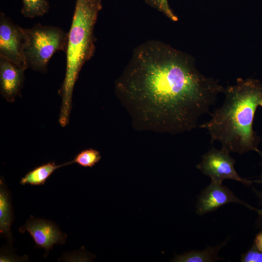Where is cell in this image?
Instances as JSON below:
<instances>
[{
    "instance_id": "cell-1",
    "label": "cell",
    "mask_w": 262,
    "mask_h": 262,
    "mask_svg": "<svg viewBox=\"0 0 262 262\" xmlns=\"http://www.w3.org/2000/svg\"><path fill=\"white\" fill-rule=\"evenodd\" d=\"M115 90L135 129L175 135L197 127L224 88L185 53L149 40L133 50Z\"/></svg>"
},
{
    "instance_id": "cell-2",
    "label": "cell",
    "mask_w": 262,
    "mask_h": 262,
    "mask_svg": "<svg viewBox=\"0 0 262 262\" xmlns=\"http://www.w3.org/2000/svg\"><path fill=\"white\" fill-rule=\"evenodd\" d=\"M224 101L211 113L210 120L199 125L207 130L211 142H220L222 148L242 154L259 153L261 138L253 130L255 115L262 107V83L253 79L238 78L236 83L224 89Z\"/></svg>"
},
{
    "instance_id": "cell-3",
    "label": "cell",
    "mask_w": 262,
    "mask_h": 262,
    "mask_svg": "<svg viewBox=\"0 0 262 262\" xmlns=\"http://www.w3.org/2000/svg\"><path fill=\"white\" fill-rule=\"evenodd\" d=\"M102 3V0H76L67 33L66 73L58 91L62 98L59 121L63 124L69 122L73 90L81 70L95 52L94 28Z\"/></svg>"
},
{
    "instance_id": "cell-4",
    "label": "cell",
    "mask_w": 262,
    "mask_h": 262,
    "mask_svg": "<svg viewBox=\"0 0 262 262\" xmlns=\"http://www.w3.org/2000/svg\"><path fill=\"white\" fill-rule=\"evenodd\" d=\"M25 32L24 56L27 68L45 73L55 53L59 51L66 52L68 34L61 28L37 23L25 29Z\"/></svg>"
},
{
    "instance_id": "cell-5",
    "label": "cell",
    "mask_w": 262,
    "mask_h": 262,
    "mask_svg": "<svg viewBox=\"0 0 262 262\" xmlns=\"http://www.w3.org/2000/svg\"><path fill=\"white\" fill-rule=\"evenodd\" d=\"M235 160L229 152L212 147L202 156V160L196 167L212 181L222 182L224 180H232L250 186L253 180L241 177L235 169Z\"/></svg>"
},
{
    "instance_id": "cell-6",
    "label": "cell",
    "mask_w": 262,
    "mask_h": 262,
    "mask_svg": "<svg viewBox=\"0 0 262 262\" xmlns=\"http://www.w3.org/2000/svg\"><path fill=\"white\" fill-rule=\"evenodd\" d=\"M25 29L15 24L4 13H0V56L27 69L24 56Z\"/></svg>"
},
{
    "instance_id": "cell-7",
    "label": "cell",
    "mask_w": 262,
    "mask_h": 262,
    "mask_svg": "<svg viewBox=\"0 0 262 262\" xmlns=\"http://www.w3.org/2000/svg\"><path fill=\"white\" fill-rule=\"evenodd\" d=\"M18 230L21 233H30L36 246L45 250V257L53 246L65 244L67 238V235L54 222L32 215Z\"/></svg>"
},
{
    "instance_id": "cell-8",
    "label": "cell",
    "mask_w": 262,
    "mask_h": 262,
    "mask_svg": "<svg viewBox=\"0 0 262 262\" xmlns=\"http://www.w3.org/2000/svg\"><path fill=\"white\" fill-rule=\"evenodd\" d=\"M241 204L250 210L258 212L255 208L237 197L233 192L222 182L211 181V183L200 192L196 205V213L199 215L213 212L227 204Z\"/></svg>"
},
{
    "instance_id": "cell-9",
    "label": "cell",
    "mask_w": 262,
    "mask_h": 262,
    "mask_svg": "<svg viewBox=\"0 0 262 262\" xmlns=\"http://www.w3.org/2000/svg\"><path fill=\"white\" fill-rule=\"evenodd\" d=\"M26 69L0 56V90L2 96L13 102L20 96L25 80Z\"/></svg>"
},
{
    "instance_id": "cell-10",
    "label": "cell",
    "mask_w": 262,
    "mask_h": 262,
    "mask_svg": "<svg viewBox=\"0 0 262 262\" xmlns=\"http://www.w3.org/2000/svg\"><path fill=\"white\" fill-rule=\"evenodd\" d=\"M14 220L11 194L3 178L0 180V232L7 242L12 244L11 226Z\"/></svg>"
},
{
    "instance_id": "cell-11",
    "label": "cell",
    "mask_w": 262,
    "mask_h": 262,
    "mask_svg": "<svg viewBox=\"0 0 262 262\" xmlns=\"http://www.w3.org/2000/svg\"><path fill=\"white\" fill-rule=\"evenodd\" d=\"M74 163L73 161L56 164L54 162L48 163L29 171L21 178L20 183L22 185L27 184L31 185H40L45 183L47 180L57 169Z\"/></svg>"
},
{
    "instance_id": "cell-12",
    "label": "cell",
    "mask_w": 262,
    "mask_h": 262,
    "mask_svg": "<svg viewBox=\"0 0 262 262\" xmlns=\"http://www.w3.org/2000/svg\"><path fill=\"white\" fill-rule=\"evenodd\" d=\"M229 240L228 238L221 244L215 246H207L202 251L193 250L177 255L175 257L173 262H213L223 258L219 257V251L225 246Z\"/></svg>"
},
{
    "instance_id": "cell-13",
    "label": "cell",
    "mask_w": 262,
    "mask_h": 262,
    "mask_svg": "<svg viewBox=\"0 0 262 262\" xmlns=\"http://www.w3.org/2000/svg\"><path fill=\"white\" fill-rule=\"evenodd\" d=\"M21 12L24 17L29 18L41 17L47 14L50 6L48 0H21Z\"/></svg>"
},
{
    "instance_id": "cell-14",
    "label": "cell",
    "mask_w": 262,
    "mask_h": 262,
    "mask_svg": "<svg viewBox=\"0 0 262 262\" xmlns=\"http://www.w3.org/2000/svg\"><path fill=\"white\" fill-rule=\"evenodd\" d=\"M100 152L94 149L83 150L79 153L74 158L73 162L82 166L92 167L101 159Z\"/></svg>"
},
{
    "instance_id": "cell-15",
    "label": "cell",
    "mask_w": 262,
    "mask_h": 262,
    "mask_svg": "<svg viewBox=\"0 0 262 262\" xmlns=\"http://www.w3.org/2000/svg\"><path fill=\"white\" fill-rule=\"evenodd\" d=\"M144 1L149 6L163 14L172 21H178V16L170 8L168 0H144Z\"/></svg>"
},
{
    "instance_id": "cell-16",
    "label": "cell",
    "mask_w": 262,
    "mask_h": 262,
    "mask_svg": "<svg viewBox=\"0 0 262 262\" xmlns=\"http://www.w3.org/2000/svg\"><path fill=\"white\" fill-rule=\"evenodd\" d=\"M240 261L242 262H262V251L253 244L246 252L242 254Z\"/></svg>"
},
{
    "instance_id": "cell-17",
    "label": "cell",
    "mask_w": 262,
    "mask_h": 262,
    "mask_svg": "<svg viewBox=\"0 0 262 262\" xmlns=\"http://www.w3.org/2000/svg\"><path fill=\"white\" fill-rule=\"evenodd\" d=\"M252 189L258 198L259 204L261 207V209H259V212L257 213L259 215L256 220V225L258 228L262 229V192L259 191L253 187H252Z\"/></svg>"
},
{
    "instance_id": "cell-18",
    "label": "cell",
    "mask_w": 262,
    "mask_h": 262,
    "mask_svg": "<svg viewBox=\"0 0 262 262\" xmlns=\"http://www.w3.org/2000/svg\"><path fill=\"white\" fill-rule=\"evenodd\" d=\"M253 244L259 250L262 251V230L257 234Z\"/></svg>"
},
{
    "instance_id": "cell-19",
    "label": "cell",
    "mask_w": 262,
    "mask_h": 262,
    "mask_svg": "<svg viewBox=\"0 0 262 262\" xmlns=\"http://www.w3.org/2000/svg\"><path fill=\"white\" fill-rule=\"evenodd\" d=\"M259 154L261 156L262 158V151H260ZM253 182H255L257 183L262 184V172L260 179L253 180Z\"/></svg>"
}]
</instances>
